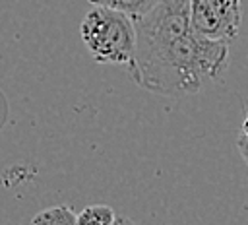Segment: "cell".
Masks as SVG:
<instances>
[{"label": "cell", "instance_id": "6da1fadb", "mask_svg": "<svg viewBox=\"0 0 248 225\" xmlns=\"http://www.w3.org/2000/svg\"><path fill=\"white\" fill-rule=\"evenodd\" d=\"M134 25L136 56L128 70L140 87L157 95H188L227 72L229 43L192 29L188 0H159Z\"/></svg>", "mask_w": 248, "mask_h": 225}, {"label": "cell", "instance_id": "7a4b0ae2", "mask_svg": "<svg viewBox=\"0 0 248 225\" xmlns=\"http://www.w3.org/2000/svg\"><path fill=\"white\" fill-rule=\"evenodd\" d=\"M79 35L95 62L132 66L136 56V25L126 14L93 6L81 19Z\"/></svg>", "mask_w": 248, "mask_h": 225}, {"label": "cell", "instance_id": "3957f363", "mask_svg": "<svg viewBox=\"0 0 248 225\" xmlns=\"http://www.w3.org/2000/svg\"><path fill=\"white\" fill-rule=\"evenodd\" d=\"M190 23L196 33L211 41L236 39L242 19V0H188Z\"/></svg>", "mask_w": 248, "mask_h": 225}, {"label": "cell", "instance_id": "277c9868", "mask_svg": "<svg viewBox=\"0 0 248 225\" xmlns=\"http://www.w3.org/2000/svg\"><path fill=\"white\" fill-rule=\"evenodd\" d=\"M87 2H91L93 6H105L110 10L122 12L132 21H138L143 16H147L157 6L159 0H87Z\"/></svg>", "mask_w": 248, "mask_h": 225}, {"label": "cell", "instance_id": "5b68a950", "mask_svg": "<svg viewBox=\"0 0 248 225\" xmlns=\"http://www.w3.org/2000/svg\"><path fill=\"white\" fill-rule=\"evenodd\" d=\"M31 225H78V213L66 204L50 206L35 213Z\"/></svg>", "mask_w": 248, "mask_h": 225}, {"label": "cell", "instance_id": "8992f818", "mask_svg": "<svg viewBox=\"0 0 248 225\" xmlns=\"http://www.w3.org/2000/svg\"><path fill=\"white\" fill-rule=\"evenodd\" d=\"M116 213L107 204L85 206L78 213V225H114Z\"/></svg>", "mask_w": 248, "mask_h": 225}, {"label": "cell", "instance_id": "52a82bcc", "mask_svg": "<svg viewBox=\"0 0 248 225\" xmlns=\"http://www.w3.org/2000/svg\"><path fill=\"white\" fill-rule=\"evenodd\" d=\"M236 147H238L240 157H242L244 163L248 165V140H244L242 136H238V138H236Z\"/></svg>", "mask_w": 248, "mask_h": 225}, {"label": "cell", "instance_id": "ba28073f", "mask_svg": "<svg viewBox=\"0 0 248 225\" xmlns=\"http://www.w3.org/2000/svg\"><path fill=\"white\" fill-rule=\"evenodd\" d=\"M114 225H138L134 219H130V217H126V215H116V219H114Z\"/></svg>", "mask_w": 248, "mask_h": 225}, {"label": "cell", "instance_id": "9c48e42d", "mask_svg": "<svg viewBox=\"0 0 248 225\" xmlns=\"http://www.w3.org/2000/svg\"><path fill=\"white\" fill-rule=\"evenodd\" d=\"M238 136H242L244 140H248V116L244 118V122H242V126H240V134Z\"/></svg>", "mask_w": 248, "mask_h": 225}]
</instances>
